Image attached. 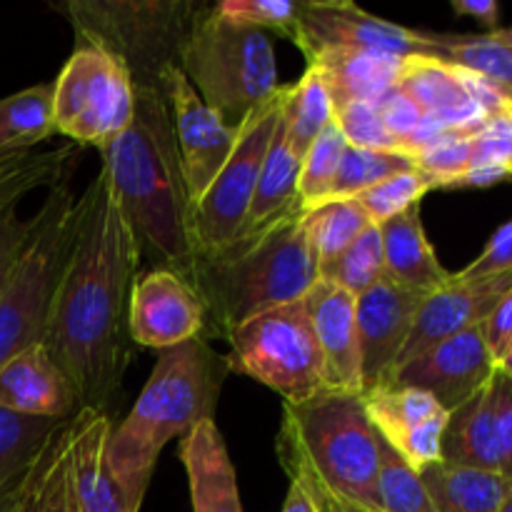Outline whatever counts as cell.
<instances>
[{
	"label": "cell",
	"mask_w": 512,
	"mask_h": 512,
	"mask_svg": "<svg viewBox=\"0 0 512 512\" xmlns=\"http://www.w3.org/2000/svg\"><path fill=\"white\" fill-rule=\"evenodd\" d=\"M78 200V238L53 295L43 345L68 375L80 408L110 415L135 355L130 295L143 258L103 170Z\"/></svg>",
	"instance_id": "cell-1"
},
{
	"label": "cell",
	"mask_w": 512,
	"mask_h": 512,
	"mask_svg": "<svg viewBox=\"0 0 512 512\" xmlns=\"http://www.w3.org/2000/svg\"><path fill=\"white\" fill-rule=\"evenodd\" d=\"M100 158L140 258L185 280L193 278L198 263L193 198L160 90L135 88L133 120L113 143L100 148Z\"/></svg>",
	"instance_id": "cell-2"
},
{
	"label": "cell",
	"mask_w": 512,
	"mask_h": 512,
	"mask_svg": "<svg viewBox=\"0 0 512 512\" xmlns=\"http://www.w3.org/2000/svg\"><path fill=\"white\" fill-rule=\"evenodd\" d=\"M305 213L295 205L273 223L243 230L233 243L198 255L190 283L203 300L205 340H225L245 320L303 300L318 283Z\"/></svg>",
	"instance_id": "cell-3"
},
{
	"label": "cell",
	"mask_w": 512,
	"mask_h": 512,
	"mask_svg": "<svg viewBox=\"0 0 512 512\" xmlns=\"http://www.w3.org/2000/svg\"><path fill=\"white\" fill-rule=\"evenodd\" d=\"M228 375V358L215 353L203 335L158 350L143 393L128 418L118 428L113 425L105 443V463L135 512H140L165 445L185 438L203 420H215Z\"/></svg>",
	"instance_id": "cell-4"
},
{
	"label": "cell",
	"mask_w": 512,
	"mask_h": 512,
	"mask_svg": "<svg viewBox=\"0 0 512 512\" xmlns=\"http://www.w3.org/2000/svg\"><path fill=\"white\" fill-rule=\"evenodd\" d=\"M275 453L308 465L330 490L378 512L380 435L365 393L323 388L300 403H283Z\"/></svg>",
	"instance_id": "cell-5"
},
{
	"label": "cell",
	"mask_w": 512,
	"mask_h": 512,
	"mask_svg": "<svg viewBox=\"0 0 512 512\" xmlns=\"http://www.w3.org/2000/svg\"><path fill=\"white\" fill-rule=\"evenodd\" d=\"M208 3L195 0H70L68 15L80 45L113 55L128 68L133 88L160 90L195 18Z\"/></svg>",
	"instance_id": "cell-6"
},
{
	"label": "cell",
	"mask_w": 512,
	"mask_h": 512,
	"mask_svg": "<svg viewBox=\"0 0 512 512\" xmlns=\"http://www.w3.org/2000/svg\"><path fill=\"white\" fill-rule=\"evenodd\" d=\"M180 70L230 128H238L280 90L270 35L223 18L215 5H205L195 18Z\"/></svg>",
	"instance_id": "cell-7"
},
{
	"label": "cell",
	"mask_w": 512,
	"mask_h": 512,
	"mask_svg": "<svg viewBox=\"0 0 512 512\" xmlns=\"http://www.w3.org/2000/svg\"><path fill=\"white\" fill-rule=\"evenodd\" d=\"M33 218L28 248L0 293V368L30 345L43 343L53 295L80 225V200L70 193L65 175L50 185Z\"/></svg>",
	"instance_id": "cell-8"
},
{
	"label": "cell",
	"mask_w": 512,
	"mask_h": 512,
	"mask_svg": "<svg viewBox=\"0 0 512 512\" xmlns=\"http://www.w3.org/2000/svg\"><path fill=\"white\" fill-rule=\"evenodd\" d=\"M230 373L275 390L283 403H300L325 388V363L303 300L265 310L228 335Z\"/></svg>",
	"instance_id": "cell-9"
},
{
	"label": "cell",
	"mask_w": 512,
	"mask_h": 512,
	"mask_svg": "<svg viewBox=\"0 0 512 512\" xmlns=\"http://www.w3.org/2000/svg\"><path fill=\"white\" fill-rule=\"evenodd\" d=\"M135 88L128 68L98 48L78 45L53 83L55 133L70 143L105 148L130 125Z\"/></svg>",
	"instance_id": "cell-10"
},
{
	"label": "cell",
	"mask_w": 512,
	"mask_h": 512,
	"mask_svg": "<svg viewBox=\"0 0 512 512\" xmlns=\"http://www.w3.org/2000/svg\"><path fill=\"white\" fill-rule=\"evenodd\" d=\"M285 90L288 85H280V90L268 103L255 108L238 125L228 163L215 175L203 198L195 203L193 223L198 255L213 253V250L233 243L243 233L255 188H258L260 168H263L270 138H273L280 113H283Z\"/></svg>",
	"instance_id": "cell-11"
},
{
	"label": "cell",
	"mask_w": 512,
	"mask_h": 512,
	"mask_svg": "<svg viewBox=\"0 0 512 512\" xmlns=\"http://www.w3.org/2000/svg\"><path fill=\"white\" fill-rule=\"evenodd\" d=\"M298 48L308 60L323 50H370L400 58L433 53L428 33L370 15L348 0H303Z\"/></svg>",
	"instance_id": "cell-12"
},
{
	"label": "cell",
	"mask_w": 512,
	"mask_h": 512,
	"mask_svg": "<svg viewBox=\"0 0 512 512\" xmlns=\"http://www.w3.org/2000/svg\"><path fill=\"white\" fill-rule=\"evenodd\" d=\"M495 368L498 365L485 343L483 325H478L398 365L383 388L423 390L450 413L485 388Z\"/></svg>",
	"instance_id": "cell-13"
},
{
	"label": "cell",
	"mask_w": 512,
	"mask_h": 512,
	"mask_svg": "<svg viewBox=\"0 0 512 512\" xmlns=\"http://www.w3.org/2000/svg\"><path fill=\"white\" fill-rule=\"evenodd\" d=\"M163 95L170 108V118H173L175 143H178L195 208L215 175L228 163L238 128H230L213 108L205 105V100L195 93L180 68L165 73Z\"/></svg>",
	"instance_id": "cell-14"
},
{
	"label": "cell",
	"mask_w": 512,
	"mask_h": 512,
	"mask_svg": "<svg viewBox=\"0 0 512 512\" xmlns=\"http://www.w3.org/2000/svg\"><path fill=\"white\" fill-rule=\"evenodd\" d=\"M423 298L425 295L403 288L390 278H383L355 298L363 393L383 388L398 368Z\"/></svg>",
	"instance_id": "cell-15"
},
{
	"label": "cell",
	"mask_w": 512,
	"mask_h": 512,
	"mask_svg": "<svg viewBox=\"0 0 512 512\" xmlns=\"http://www.w3.org/2000/svg\"><path fill=\"white\" fill-rule=\"evenodd\" d=\"M205 308L198 290L183 275L153 268L138 275L130 295V338L140 348L165 350L200 338Z\"/></svg>",
	"instance_id": "cell-16"
},
{
	"label": "cell",
	"mask_w": 512,
	"mask_h": 512,
	"mask_svg": "<svg viewBox=\"0 0 512 512\" xmlns=\"http://www.w3.org/2000/svg\"><path fill=\"white\" fill-rule=\"evenodd\" d=\"M512 290V270L503 275H490V278H453L443 288L433 290L420 303L415 315L413 330L400 353L398 365L408 363L415 355L425 353L433 345L465 333L470 328H478L485 323L495 305Z\"/></svg>",
	"instance_id": "cell-17"
},
{
	"label": "cell",
	"mask_w": 512,
	"mask_h": 512,
	"mask_svg": "<svg viewBox=\"0 0 512 512\" xmlns=\"http://www.w3.org/2000/svg\"><path fill=\"white\" fill-rule=\"evenodd\" d=\"M365 408L380 440L410 468L420 473L428 465L440 463L448 410L433 395L415 388H375L365 393Z\"/></svg>",
	"instance_id": "cell-18"
},
{
	"label": "cell",
	"mask_w": 512,
	"mask_h": 512,
	"mask_svg": "<svg viewBox=\"0 0 512 512\" xmlns=\"http://www.w3.org/2000/svg\"><path fill=\"white\" fill-rule=\"evenodd\" d=\"M325 363V388L363 393L355 298L320 278L303 298Z\"/></svg>",
	"instance_id": "cell-19"
},
{
	"label": "cell",
	"mask_w": 512,
	"mask_h": 512,
	"mask_svg": "<svg viewBox=\"0 0 512 512\" xmlns=\"http://www.w3.org/2000/svg\"><path fill=\"white\" fill-rule=\"evenodd\" d=\"M0 408L28 418L70 420L80 403L68 375L38 343L0 368Z\"/></svg>",
	"instance_id": "cell-20"
},
{
	"label": "cell",
	"mask_w": 512,
	"mask_h": 512,
	"mask_svg": "<svg viewBox=\"0 0 512 512\" xmlns=\"http://www.w3.org/2000/svg\"><path fill=\"white\" fill-rule=\"evenodd\" d=\"M398 90L408 95L423 110V115L435 118L455 133L475 135L490 120L470 95L463 68L445 60L428 58V55L405 58Z\"/></svg>",
	"instance_id": "cell-21"
},
{
	"label": "cell",
	"mask_w": 512,
	"mask_h": 512,
	"mask_svg": "<svg viewBox=\"0 0 512 512\" xmlns=\"http://www.w3.org/2000/svg\"><path fill=\"white\" fill-rule=\"evenodd\" d=\"M0 512H80L70 458V420L48 435L18 483L0 498Z\"/></svg>",
	"instance_id": "cell-22"
},
{
	"label": "cell",
	"mask_w": 512,
	"mask_h": 512,
	"mask_svg": "<svg viewBox=\"0 0 512 512\" xmlns=\"http://www.w3.org/2000/svg\"><path fill=\"white\" fill-rule=\"evenodd\" d=\"M110 430V415L93 408H80L70 418V458L80 512H135L105 463Z\"/></svg>",
	"instance_id": "cell-23"
},
{
	"label": "cell",
	"mask_w": 512,
	"mask_h": 512,
	"mask_svg": "<svg viewBox=\"0 0 512 512\" xmlns=\"http://www.w3.org/2000/svg\"><path fill=\"white\" fill-rule=\"evenodd\" d=\"M180 460L188 473L193 512H243L238 475L215 420H203L180 440Z\"/></svg>",
	"instance_id": "cell-24"
},
{
	"label": "cell",
	"mask_w": 512,
	"mask_h": 512,
	"mask_svg": "<svg viewBox=\"0 0 512 512\" xmlns=\"http://www.w3.org/2000/svg\"><path fill=\"white\" fill-rule=\"evenodd\" d=\"M440 460L463 468L503 473L493 378L473 398L448 413L443 440H440Z\"/></svg>",
	"instance_id": "cell-25"
},
{
	"label": "cell",
	"mask_w": 512,
	"mask_h": 512,
	"mask_svg": "<svg viewBox=\"0 0 512 512\" xmlns=\"http://www.w3.org/2000/svg\"><path fill=\"white\" fill-rule=\"evenodd\" d=\"M380 238H383L385 278H390L393 283L428 295L443 288L453 278V273L440 265L438 255L425 235L420 205H413L405 213L385 220L380 225Z\"/></svg>",
	"instance_id": "cell-26"
},
{
	"label": "cell",
	"mask_w": 512,
	"mask_h": 512,
	"mask_svg": "<svg viewBox=\"0 0 512 512\" xmlns=\"http://www.w3.org/2000/svg\"><path fill=\"white\" fill-rule=\"evenodd\" d=\"M400 55L370 53V50H323L308 65L323 73L325 85L333 98V108L350 100H380L398 88Z\"/></svg>",
	"instance_id": "cell-27"
},
{
	"label": "cell",
	"mask_w": 512,
	"mask_h": 512,
	"mask_svg": "<svg viewBox=\"0 0 512 512\" xmlns=\"http://www.w3.org/2000/svg\"><path fill=\"white\" fill-rule=\"evenodd\" d=\"M435 512H498L512 498V480L503 473L433 463L420 470Z\"/></svg>",
	"instance_id": "cell-28"
},
{
	"label": "cell",
	"mask_w": 512,
	"mask_h": 512,
	"mask_svg": "<svg viewBox=\"0 0 512 512\" xmlns=\"http://www.w3.org/2000/svg\"><path fill=\"white\" fill-rule=\"evenodd\" d=\"M285 105V103H283ZM303 160L295 155L288 135H285L283 113H280L275 133L270 138L268 153H265L263 168H260L258 188H255L253 205H250L248 223L243 230L260 228V225L273 223L275 218L293 210L295 205H303L298 198V180Z\"/></svg>",
	"instance_id": "cell-29"
},
{
	"label": "cell",
	"mask_w": 512,
	"mask_h": 512,
	"mask_svg": "<svg viewBox=\"0 0 512 512\" xmlns=\"http://www.w3.org/2000/svg\"><path fill=\"white\" fill-rule=\"evenodd\" d=\"M53 133V83L0 98V160L33 153Z\"/></svg>",
	"instance_id": "cell-30"
},
{
	"label": "cell",
	"mask_w": 512,
	"mask_h": 512,
	"mask_svg": "<svg viewBox=\"0 0 512 512\" xmlns=\"http://www.w3.org/2000/svg\"><path fill=\"white\" fill-rule=\"evenodd\" d=\"M430 58L445 60L450 65L480 75L485 83L505 95L512 105V50L505 48L493 33L483 35H450L428 33Z\"/></svg>",
	"instance_id": "cell-31"
},
{
	"label": "cell",
	"mask_w": 512,
	"mask_h": 512,
	"mask_svg": "<svg viewBox=\"0 0 512 512\" xmlns=\"http://www.w3.org/2000/svg\"><path fill=\"white\" fill-rule=\"evenodd\" d=\"M335 120L333 98L325 85L323 73L315 65H308L298 83L288 85L283 105V125L290 145L300 160L318 140V135Z\"/></svg>",
	"instance_id": "cell-32"
},
{
	"label": "cell",
	"mask_w": 512,
	"mask_h": 512,
	"mask_svg": "<svg viewBox=\"0 0 512 512\" xmlns=\"http://www.w3.org/2000/svg\"><path fill=\"white\" fill-rule=\"evenodd\" d=\"M78 150L75 143H65L60 148L33 150L0 160V215L10 208H18L20 198L33 190L58 183L73 168Z\"/></svg>",
	"instance_id": "cell-33"
},
{
	"label": "cell",
	"mask_w": 512,
	"mask_h": 512,
	"mask_svg": "<svg viewBox=\"0 0 512 512\" xmlns=\"http://www.w3.org/2000/svg\"><path fill=\"white\" fill-rule=\"evenodd\" d=\"M373 225L358 200H325L305 213V230H308L310 248H313L318 268L325 270L333 265L365 230Z\"/></svg>",
	"instance_id": "cell-34"
},
{
	"label": "cell",
	"mask_w": 512,
	"mask_h": 512,
	"mask_svg": "<svg viewBox=\"0 0 512 512\" xmlns=\"http://www.w3.org/2000/svg\"><path fill=\"white\" fill-rule=\"evenodd\" d=\"M63 420L28 418L0 408V498L13 488Z\"/></svg>",
	"instance_id": "cell-35"
},
{
	"label": "cell",
	"mask_w": 512,
	"mask_h": 512,
	"mask_svg": "<svg viewBox=\"0 0 512 512\" xmlns=\"http://www.w3.org/2000/svg\"><path fill=\"white\" fill-rule=\"evenodd\" d=\"M413 168L415 160L405 153H395V150H365L348 145L343 160H340L338 175H335L328 200L355 198V195L373 188L380 180Z\"/></svg>",
	"instance_id": "cell-36"
},
{
	"label": "cell",
	"mask_w": 512,
	"mask_h": 512,
	"mask_svg": "<svg viewBox=\"0 0 512 512\" xmlns=\"http://www.w3.org/2000/svg\"><path fill=\"white\" fill-rule=\"evenodd\" d=\"M320 278L330 280L338 288L348 290L353 298L363 295L375 283L385 278V258H383V238H380V225H370L333 265L320 270Z\"/></svg>",
	"instance_id": "cell-37"
},
{
	"label": "cell",
	"mask_w": 512,
	"mask_h": 512,
	"mask_svg": "<svg viewBox=\"0 0 512 512\" xmlns=\"http://www.w3.org/2000/svg\"><path fill=\"white\" fill-rule=\"evenodd\" d=\"M378 512H435L428 488L390 445L380 440Z\"/></svg>",
	"instance_id": "cell-38"
},
{
	"label": "cell",
	"mask_w": 512,
	"mask_h": 512,
	"mask_svg": "<svg viewBox=\"0 0 512 512\" xmlns=\"http://www.w3.org/2000/svg\"><path fill=\"white\" fill-rule=\"evenodd\" d=\"M345 150H348V140H345L343 130L338 123H330L323 133L318 135L310 150L305 153L303 165H300V180H298V198L305 210L315 208V205L325 203L333 190V180L338 175L340 160H343Z\"/></svg>",
	"instance_id": "cell-39"
},
{
	"label": "cell",
	"mask_w": 512,
	"mask_h": 512,
	"mask_svg": "<svg viewBox=\"0 0 512 512\" xmlns=\"http://www.w3.org/2000/svg\"><path fill=\"white\" fill-rule=\"evenodd\" d=\"M435 188H438V183H435L433 175L423 173L420 168H413L380 180L373 188L355 195L353 200H358L360 208L368 213V218L375 225H383L385 220L405 213L413 205H420V200Z\"/></svg>",
	"instance_id": "cell-40"
},
{
	"label": "cell",
	"mask_w": 512,
	"mask_h": 512,
	"mask_svg": "<svg viewBox=\"0 0 512 512\" xmlns=\"http://www.w3.org/2000/svg\"><path fill=\"white\" fill-rule=\"evenodd\" d=\"M215 10L233 23L275 33L298 45L303 0H223Z\"/></svg>",
	"instance_id": "cell-41"
},
{
	"label": "cell",
	"mask_w": 512,
	"mask_h": 512,
	"mask_svg": "<svg viewBox=\"0 0 512 512\" xmlns=\"http://www.w3.org/2000/svg\"><path fill=\"white\" fill-rule=\"evenodd\" d=\"M335 123L353 148L395 150L403 153L398 140L388 133L375 100H350L335 108Z\"/></svg>",
	"instance_id": "cell-42"
},
{
	"label": "cell",
	"mask_w": 512,
	"mask_h": 512,
	"mask_svg": "<svg viewBox=\"0 0 512 512\" xmlns=\"http://www.w3.org/2000/svg\"><path fill=\"white\" fill-rule=\"evenodd\" d=\"M470 150H473V135H445L435 140L428 148L413 155L415 168L433 175L438 188H448L458 175H463L470 165Z\"/></svg>",
	"instance_id": "cell-43"
},
{
	"label": "cell",
	"mask_w": 512,
	"mask_h": 512,
	"mask_svg": "<svg viewBox=\"0 0 512 512\" xmlns=\"http://www.w3.org/2000/svg\"><path fill=\"white\" fill-rule=\"evenodd\" d=\"M278 460L280 465H283L285 473H288L290 483L300 485L303 493L308 495V500L313 503L315 512H373L370 508H365V505L353 503V500L343 498V495H338L335 490H330L328 485H325L323 480L308 468V465L300 463V460L293 458V455L278 453Z\"/></svg>",
	"instance_id": "cell-44"
},
{
	"label": "cell",
	"mask_w": 512,
	"mask_h": 512,
	"mask_svg": "<svg viewBox=\"0 0 512 512\" xmlns=\"http://www.w3.org/2000/svg\"><path fill=\"white\" fill-rule=\"evenodd\" d=\"M33 228L35 218L23 220L18 215V208H10L0 215V293L13 278L15 268L28 248Z\"/></svg>",
	"instance_id": "cell-45"
},
{
	"label": "cell",
	"mask_w": 512,
	"mask_h": 512,
	"mask_svg": "<svg viewBox=\"0 0 512 512\" xmlns=\"http://www.w3.org/2000/svg\"><path fill=\"white\" fill-rule=\"evenodd\" d=\"M380 110V118H383L388 133L398 140L400 150L408 155V140L413 138V133L418 130V125L423 123V110L413 103L405 93H400L398 88H393L390 93H385L383 98L375 100Z\"/></svg>",
	"instance_id": "cell-46"
},
{
	"label": "cell",
	"mask_w": 512,
	"mask_h": 512,
	"mask_svg": "<svg viewBox=\"0 0 512 512\" xmlns=\"http://www.w3.org/2000/svg\"><path fill=\"white\" fill-rule=\"evenodd\" d=\"M512 270V220L500 225L483 253L473 260L465 270H460V278H490V275H503Z\"/></svg>",
	"instance_id": "cell-47"
},
{
	"label": "cell",
	"mask_w": 512,
	"mask_h": 512,
	"mask_svg": "<svg viewBox=\"0 0 512 512\" xmlns=\"http://www.w3.org/2000/svg\"><path fill=\"white\" fill-rule=\"evenodd\" d=\"M493 393L500 450H503V475L512 480V378L498 368L493 373Z\"/></svg>",
	"instance_id": "cell-48"
},
{
	"label": "cell",
	"mask_w": 512,
	"mask_h": 512,
	"mask_svg": "<svg viewBox=\"0 0 512 512\" xmlns=\"http://www.w3.org/2000/svg\"><path fill=\"white\" fill-rule=\"evenodd\" d=\"M483 335L490 355H493L495 365H498L500 358L508 353V348L512 345V290L495 305L493 313L485 318Z\"/></svg>",
	"instance_id": "cell-49"
},
{
	"label": "cell",
	"mask_w": 512,
	"mask_h": 512,
	"mask_svg": "<svg viewBox=\"0 0 512 512\" xmlns=\"http://www.w3.org/2000/svg\"><path fill=\"white\" fill-rule=\"evenodd\" d=\"M453 10L458 15H468L475 18L480 25L495 33L500 20V5L495 0H453Z\"/></svg>",
	"instance_id": "cell-50"
},
{
	"label": "cell",
	"mask_w": 512,
	"mask_h": 512,
	"mask_svg": "<svg viewBox=\"0 0 512 512\" xmlns=\"http://www.w3.org/2000/svg\"><path fill=\"white\" fill-rule=\"evenodd\" d=\"M283 512H315V508L308 500V495L303 493V488L290 483L288 495H285V503H283Z\"/></svg>",
	"instance_id": "cell-51"
},
{
	"label": "cell",
	"mask_w": 512,
	"mask_h": 512,
	"mask_svg": "<svg viewBox=\"0 0 512 512\" xmlns=\"http://www.w3.org/2000/svg\"><path fill=\"white\" fill-rule=\"evenodd\" d=\"M493 35H495V40H500V43L505 45V48L512 50V25L510 28H498Z\"/></svg>",
	"instance_id": "cell-52"
},
{
	"label": "cell",
	"mask_w": 512,
	"mask_h": 512,
	"mask_svg": "<svg viewBox=\"0 0 512 512\" xmlns=\"http://www.w3.org/2000/svg\"><path fill=\"white\" fill-rule=\"evenodd\" d=\"M498 370H503L505 375H510L512 378V345L508 348V353L503 355V358H500V363H498Z\"/></svg>",
	"instance_id": "cell-53"
},
{
	"label": "cell",
	"mask_w": 512,
	"mask_h": 512,
	"mask_svg": "<svg viewBox=\"0 0 512 512\" xmlns=\"http://www.w3.org/2000/svg\"><path fill=\"white\" fill-rule=\"evenodd\" d=\"M498 512H512V498H510V500H508V503H505V505H503V508H500Z\"/></svg>",
	"instance_id": "cell-54"
},
{
	"label": "cell",
	"mask_w": 512,
	"mask_h": 512,
	"mask_svg": "<svg viewBox=\"0 0 512 512\" xmlns=\"http://www.w3.org/2000/svg\"><path fill=\"white\" fill-rule=\"evenodd\" d=\"M510 175H512V155H510Z\"/></svg>",
	"instance_id": "cell-55"
}]
</instances>
